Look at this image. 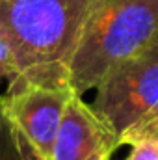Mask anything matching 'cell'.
Instances as JSON below:
<instances>
[{"instance_id":"cell-1","label":"cell","mask_w":158,"mask_h":160,"mask_svg":"<svg viewBox=\"0 0 158 160\" xmlns=\"http://www.w3.org/2000/svg\"><path fill=\"white\" fill-rule=\"evenodd\" d=\"M99 0H0V39L11 52L19 91L71 88V62Z\"/></svg>"},{"instance_id":"cell-2","label":"cell","mask_w":158,"mask_h":160,"mask_svg":"<svg viewBox=\"0 0 158 160\" xmlns=\"http://www.w3.org/2000/svg\"><path fill=\"white\" fill-rule=\"evenodd\" d=\"M158 41V0H99L71 62V89L82 95L112 69Z\"/></svg>"},{"instance_id":"cell-3","label":"cell","mask_w":158,"mask_h":160,"mask_svg":"<svg viewBox=\"0 0 158 160\" xmlns=\"http://www.w3.org/2000/svg\"><path fill=\"white\" fill-rule=\"evenodd\" d=\"M97 116L119 138L158 114V41L119 63L95 88Z\"/></svg>"},{"instance_id":"cell-4","label":"cell","mask_w":158,"mask_h":160,"mask_svg":"<svg viewBox=\"0 0 158 160\" xmlns=\"http://www.w3.org/2000/svg\"><path fill=\"white\" fill-rule=\"evenodd\" d=\"M73 97L71 88L26 86L21 91L0 95L7 118L43 160L52 158L54 140Z\"/></svg>"},{"instance_id":"cell-5","label":"cell","mask_w":158,"mask_h":160,"mask_svg":"<svg viewBox=\"0 0 158 160\" xmlns=\"http://www.w3.org/2000/svg\"><path fill=\"white\" fill-rule=\"evenodd\" d=\"M117 136L82 95L73 93L60 123L50 160H110Z\"/></svg>"},{"instance_id":"cell-6","label":"cell","mask_w":158,"mask_h":160,"mask_svg":"<svg viewBox=\"0 0 158 160\" xmlns=\"http://www.w3.org/2000/svg\"><path fill=\"white\" fill-rule=\"evenodd\" d=\"M0 160H43L21 136L0 101Z\"/></svg>"},{"instance_id":"cell-7","label":"cell","mask_w":158,"mask_h":160,"mask_svg":"<svg viewBox=\"0 0 158 160\" xmlns=\"http://www.w3.org/2000/svg\"><path fill=\"white\" fill-rule=\"evenodd\" d=\"M141 138H149V140H153V142L158 143V114L153 116V118H149V119L141 121V123H138L130 130H126L119 138V145H130L132 142L141 140Z\"/></svg>"},{"instance_id":"cell-8","label":"cell","mask_w":158,"mask_h":160,"mask_svg":"<svg viewBox=\"0 0 158 160\" xmlns=\"http://www.w3.org/2000/svg\"><path fill=\"white\" fill-rule=\"evenodd\" d=\"M0 80H6L7 84V93H15L19 91V77H17V69L11 58L9 48L6 47V43L0 39Z\"/></svg>"},{"instance_id":"cell-9","label":"cell","mask_w":158,"mask_h":160,"mask_svg":"<svg viewBox=\"0 0 158 160\" xmlns=\"http://www.w3.org/2000/svg\"><path fill=\"white\" fill-rule=\"evenodd\" d=\"M130 155L125 160H158V143L149 140V138H141L130 143Z\"/></svg>"},{"instance_id":"cell-10","label":"cell","mask_w":158,"mask_h":160,"mask_svg":"<svg viewBox=\"0 0 158 160\" xmlns=\"http://www.w3.org/2000/svg\"><path fill=\"white\" fill-rule=\"evenodd\" d=\"M110 160H112V158H110Z\"/></svg>"}]
</instances>
